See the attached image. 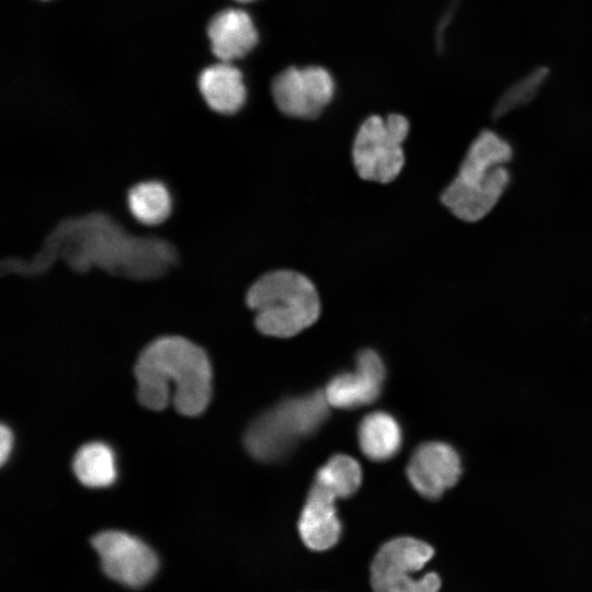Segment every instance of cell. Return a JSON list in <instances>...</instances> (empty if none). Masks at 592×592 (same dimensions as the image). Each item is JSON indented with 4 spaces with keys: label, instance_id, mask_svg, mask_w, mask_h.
Instances as JSON below:
<instances>
[{
    "label": "cell",
    "instance_id": "obj_1",
    "mask_svg": "<svg viewBox=\"0 0 592 592\" xmlns=\"http://www.w3.org/2000/svg\"><path fill=\"white\" fill-rule=\"evenodd\" d=\"M59 260L76 272L99 267L112 275L150 280L164 274L177 261L173 246L151 226L134 230L111 216L94 212L58 223L39 251L29 261L7 260V272L35 273Z\"/></svg>",
    "mask_w": 592,
    "mask_h": 592
},
{
    "label": "cell",
    "instance_id": "obj_2",
    "mask_svg": "<svg viewBox=\"0 0 592 592\" xmlns=\"http://www.w3.org/2000/svg\"><path fill=\"white\" fill-rule=\"evenodd\" d=\"M139 402L155 411L170 401L179 413L204 412L212 396V366L205 351L180 334L160 335L148 343L135 364Z\"/></svg>",
    "mask_w": 592,
    "mask_h": 592
},
{
    "label": "cell",
    "instance_id": "obj_3",
    "mask_svg": "<svg viewBox=\"0 0 592 592\" xmlns=\"http://www.w3.org/2000/svg\"><path fill=\"white\" fill-rule=\"evenodd\" d=\"M513 158L510 143L492 130H482L471 141L453 181L441 195L442 203L458 219L475 223L498 204L511 181L506 164Z\"/></svg>",
    "mask_w": 592,
    "mask_h": 592
},
{
    "label": "cell",
    "instance_id": "obj_4",
    "mask_svg": "<svg viewBox=\"0 0 592 592\" xmlns=\"http://www.w3.org/2000/svg\"><path fill=\"white\" fill-rule=\"evenodd\" d=\"M246 305L265 335L291 338L316 322L320 300L312 282L292 270L267 272L247 289Z\"/></svg>",
    "mask_w": 592,
    "mask_h": 592
},
{
    "label": "cell",
    "instance_id": "obj_5",
    "mask_svg": "<svg viewBox=\"0 0 592 592\" xmlns=\"http://www.w3.org/2000/svg\"><path fill=\"white\" fill-rule=\"evenodd\" d=\"M328 414L329 403L321 390L288 398L250 424L244 435L246 449L258 460H277L300 440L316 433Z\"/></svg>",
    "mask_w": 592,
    "mask_h": 592
},
{
    "label": "cell",
    "instance_id": "obj_6",
    "mask_svg": "<svg viewBox=\"0 0 592 592\" xmlns=\"http://www.w3.org/2000/svg\"><path fill=\"white\" fill-rule=\"evenodd\" d=\"M433 556L431 545L411 536L384 543L369 566L373 592H439L441 579L436 572L414 576Z\"/></svg>",
    "mask_w": 592,
    "mask_h": 592
},
{
    "label": "cell",
    "instance_id": "obj_7",
    "mask_svg": "<svg viewBox=\"0 0 592 592\" xmlns=\"http://www.w3.org/2000/svg\"><path fill=\"white\" fill-rule=\"evenodd\" d=\"M408 132L409 122L400 114L366 118L356 133L352 148L357 174L368 181H392L405 163L402 143Z\"/></svg>",
    "mask_w": 592,
    "mask_h": 592
},
{
    "label": "cell",
    "instance_id": "obj_8",
    "mask_svg": "<svg viewBox=\"0 0 592 592\" xmlns=\"http://www.w3.org/2000/svg\"><path fill=\"white\" fill-rule=\"evenodd\" d=\"M90 544L100 559L102 572L129 589H140L157 574L156 551L139 537L119 530L96 533Z\"/></svg>",
    "mask_w": 592,
    "mask_h": 592
},
{
    "label": "cell",
    "instance_id": "obj_9",
    "mask_svg": "<svg viewBox=\"0 0 592 592\" xmlns=\"http://www.w3.org/2000/svg\"><path fill=\"white\" fill-rule=\"evenodd\" d=\"M272 95L278 110L298 118H314L331 101L334 82L322 67H289L272 81Z\"/></svg>",
    "mask_w": 592,
    "mask_h": 592
},
{
    "label": "cell",
    "instance_id": "obj_10",
    "mask_svg": "<svg viewBox=\"0 0 592 592\" xmlns=\"http://www.w3.org/2000/svg\"><path fill=\"white\" fill-rule=\"evenodd\" d=\"M462 474L458 453L447 443L426 442L410 457L407 476L413 489L429 500L439 499Z\"/></svg>",
    "mask_w": 592,
    "mask_h": 592
},
{
    "label": "cell",
    "instance_id": "obj_11",
    "mask_svg": "<svg viewBox=\"0 0 592 592\" xmlns=\"http://www.w3.org/2000/svg\"><path fill=\"white\" fill-rule=\"evenodd\" d=\"M385 377L382 357L367 349L358 352L354 371L332 377L323 392L329 406L353 409L374 402L380 395Z\"/></svg>",
    "mask_w": 592,
    "mask_h": 592
},
{
    "label": "cell",
    "instance_id": "obj_12",
    "mask_svg": "<svg viewBox=\"0 0 592 592\" xmlns=\"http://www.w3.org/2000/svg\"><path fill=\"white\" fill-rule=\"evenodd\" d=\"M335 501L334 496L317 485L310 488L298 520V533L308 549L325 551L339 542L342 524Z\"/></svg>",
    "mask_w": 592,
    "mask_h": 592
},
{
    "label": "cell",
    "instance_id": "obj_13",
    "mask_svg": "<svg viewBox=\"0 0 592 592\" xmlns=\"http://www.w3.org/2000/svg\"><path fill=\"white\" fill-rule=\"evenodd\" d=\"M214 56L224 62L243 57L258 42V32L250 15L241 9L217 12L206 26Z\"/></svg>",
    "mask_w": 592,
    "mask_h": 592
},
{
    "label": "cell",
    "instance_id": "obj_14",
    "mask_svg": "<svg viewBox=\"0 0 592 592\" xmlns=\"http://www.w3.org/2000/svg\"><path fill=\"white\" fill-rule=\"evenodd\" d=\"M196 88L206 106L220 115L237 114L246 103L242 73L230 62L220 61L203 69Z\"/></svg>",
    "mask_w": 592,
    "mask_h": 592
},
{
    "label": "cell",
    "instance_id": "obj_15",
    "mask_svg": "<svg viewBox=\"0 0 592 592\" xmlns=\"http://www.w3.org/2000/svg\"><path fill=\"white\" fill-rule=\"evenodd\" d=\"M358 444L367 458L374 462L387 460L401 447V428L390 413L374 411L365 415L358 425Z\"/></svg>",
    "mask_w": 592,
    "mask_h": 592
},
{
    "label": "cell",
    "instance_id": "obj_16",
    "mask_svg": "<svg viewBox=\"0 0 592 592\" xmlns=\"http://www.w3.org/2000/svg\"><path fill=\"white\" fill-rule=\"evenodd\" d=\"M127 208L139 224L157 226L170 215L172 200L166 184L150 179L134 183L126 194Z\"/></svg>",
    "mask_w": 592,
    "mask_h": 592
},
{
    "label": "cell",
    "instance_id": "obj_17",
    "mask_svg": "<svg viewBox=\"0 0 592 592\" xmlns=\"http://www.w3.org/2000/svg\"><path fill=\"white\" fill-rule=\"evenodd\" d=\"M72 468L78 480L89 488H104L117 476L115 454L103 442H90L76 453Z\"/></svg>",
    "mask_w": 592,
    "mask_h": 592
},
{
    "label": "cell",
    "instance_id": "obj_18",
    "mask_svg": "<svg viewBox=\"0 0 592 592\" xmlns=\"http://www.w3.org/2000/svg\"><path fill=\"white\" fill-rule=\"evenodd\" d=\"M361 481L360 464L351 456L339 454L318 469L314 483L337 499H344L357 491Z\"/></svg>",
    "mask_w": 592,
    "mask_h": 592
},
{
    "label": "cell",
    "instance_id": "obj_19",
    "mask_svg": "<svg viewBox=\"0 0 592 592\" xmlns=\"http://www.w3.org/2000/svg\"><path fill=\"white\" fill-rule=\"evenodd\" d=\"M13 447V434L9 426L2 424L0 428V462L3 465L10 457Z\"/></svg>",
    "mask_w": 592,
    "mask_h": 592
},
{
    "label": "cell",
    "instance_id": "obj_20",
    "mask_svg": "<svg viewBox=\"0 0 592 592\" xmlns=\"http://www.w3.org/2000/svg\"><path fill=\"white\" fill-rule=\"evenodd\" d=\"M236 1L246 3V2H251V1H254V0H236Z\"/></svg>",
    "mask_w": 592,
    "mask_h": 592
}]
</instances>
